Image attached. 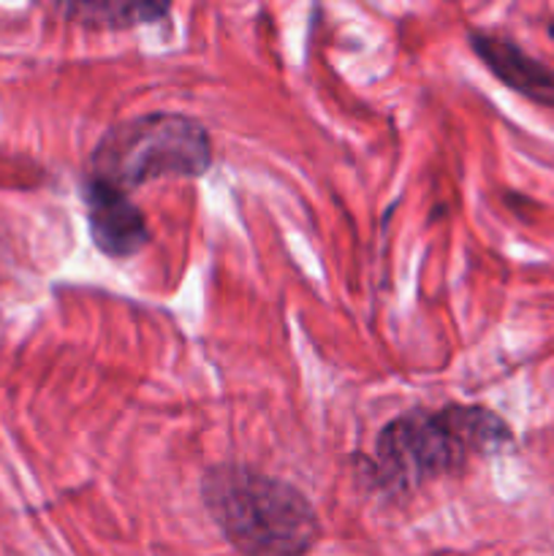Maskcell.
I'll use <instances>...</instances> for the list:
<instances>
[{
	"label": "cell",
	"mask_w": 554,
	"mask_h": 556,
	"mask_svg": "<svg viewBox=\"0 0 554 556\" xmlns=\"http://www.w3.org/2000/svg\"><path fill=\"white\" fill-rule=\"evenodd\" d=\"M514 443L508 421L481 405L416 407L391 418L362 459L364 476L389 497H405L440 478H456Z\"/></svg>",
	"instance_id": "obj_1"
},
{
	"label": "cell",
	"mask_w": 554,
	"mask_h": 556,
	"mask_svg": "<svg viewBox=\"0 0 554 556\" xmlns=\"http://www.w3.org/2000/svg\"><path fill=\"white\" fill-rule=\"evenodd\" d=\"M201 503L239 556H307L320 541L318 510L307 494L255 467H210L201 478Z\"/></svg>",
	"instance_id": "obj_2"
},
{
	"label": "cell",
	"mask_w": 554,
	"mask_h": 556,
	"mask_svg": "<svg viewBox=\"0 0 554 556\" xmlns=\"http://www.w3.org/2000/svg\"><path fill=\"white\" fill-rule=\"evenodd\" d=\"M212 161V136L199 119L147 112L103 130L85 177L130 193L155 179H199Z\"/></svg>",
	"instance_id": "obj_3"
},
{
	"label": "cell",
	"mask_w": 554,
	"mask_h": 556,
	"mask_svg": "<svg viewBox=\"0 0 554 556\" xmlns=\"http://www.w3.org/2000/svg\"><path fill=\"white\" fill-rule=\"evenodd\" d=\"M81 201L87 210V228L98 253L112 261L134 258L150 244V226L128 193L96 179H81Z\"/></svg>",
	"instance_id": "obj_4"
},
{
	"label": "cell",
	"mask_w": 554,
	"mask_h": 556,
	"mask_svg": "<svg viewBox=\"0 0 554 556\" xmlns=\"http://www.w3.org/2000/svg\"><path fill=\"white\" fill-rule=\"evenodd\" d=\"M467 41H470V49L478 54V60L487 65L489 74L498 76L505 87L525 96L527 101L554 106V68L525 52L514 38L483 30V27H473L467 33Z\"/></svg>",
	"instance_id": "obj_5"
},
{
	"label": "cell",
	"mask_w": 554,
	"mask_h": 556,
	"mask_svg": "<svg viewBox=\"0 0 554 556\" xmlns=\"http://www.w3.org/2000/svg\"><path fill=\"white\" fill-rule=\"evenodd\" d=\"M65 20L96 30H128L139 25H155L172 14L166 3H125V0H79L58 5Z\"/></svg>",
	"instance_id": "obj_6"
},
{
	"label": "cell",
	"mask_w": 554,
	"mask_h": 556,
	"mask_svg": "<svg viewBox=\"0 0 554 556\" xmlns=\"http://www.w3.org/2000/svg\"><path fill=\"white\" fill-rule=\"evenodd\" d=\"M546 33H549V36H552V41H554V14H552V20L546 22Z\"/></svg>",
	"instance_id": "obj_7"
}]
</instances>
